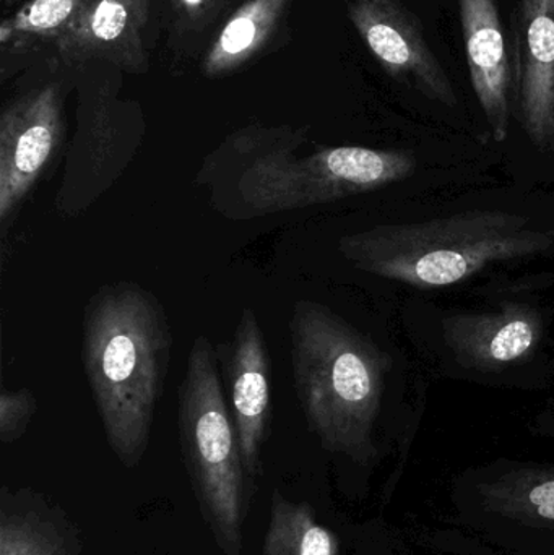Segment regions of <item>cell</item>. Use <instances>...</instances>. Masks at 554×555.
<instances>
[{"label":"cell","mask_w":554,"mask_h":555,"mask_svg":"<svg viewBox=\"0 0 554 555\" xmlns=\"http://www.w3.org/2000/svg\"><path fill=\"white\" fill-rule=\"evenodd\" d=\"M306 135L289 127H249L228 137L201 175L214 182L218 208L254 218L331 204L379 191L416 169L413 153L366 146H331L296 156Z\"/></svg>","instance_id":"obj_1"},{"label":"cell","mask_w":554,"mask_h":555,"mask_svg":"<svg viewBox=\"0 0 554 555\" xmlns=\"http://www.w3.org/2000/svg\"><path fill=\"white\" fill-rule=\"evenodd\" d=\"M171 348L168 317L145 287L120 281L88 300L85 374L107 443L126 468H136L149 449Z\"/></svg>","instance_id":"obj_2"},{"label":"cell","mask_w":554,"mask_h":555,"mask_svg":"<svg viewBox=\"0 0 554 555\" xmlns=\"http://www.w3.org/2000/svg\"><path fill=\"white\" fill-rule=\"evenodd\" d=\"M293 378L309 430L322 449L366 462L390 361L324 304L299 299L289 319Z\"/></svg>","instance_id":"obj_3"},{"label":"cell","mask_w":554,"mask_h":555,"mask_svg":"<svg viewBox=\"0 0 554 555\" xmlns=\"http://www.w3.org/2000/svg\"><path fill=\"white\" fill-rule=\"evenodd\" d=\"M553 243L552 233L519 215L485 210L345 234L338 250L361 272L433 289L468 280L491 263L540 256Z\"/></svg>","instance_id":"obj_4"},{"label":"cell","mask_w":554,"mask_h":555,"mask_svg":"<svg viewBox=\"0 0 554 555\" xmlns=\"http://www.w3.org/2000/svg\"><path fill=\"white\" fill-rule=\"evenodd\" d=\"M179 443L198 511L223 555H243L254 485L244 468L217 352L207 336L192 343L178 390Z\"/></svg>","instance_id":"obj_5"},{"label":"cell","mask_w":554,"mask_h":555,"mask_svg":"<svg viewBox=\"0 0 554 555\" xmlns=\"http://www.w3.org/2000/svg\"><path fill=\"white\" fill-rule=\"evenodd\" d=\"M61 87L46 85L10 101L0 116V223L22 207L64 140Z\"/></svg>","instance_id":"obj_6"},{"label":"cell","mask_w":554,"mask_h":555,"mask_svg":"<svg viewBox=\"0 0 554 555\" xmlns=\"http://www.w3.org/2000/svg\"><path fill=\"white\" fill-rule=\"evenodd\" d=\"M348 16L390 77L445 106L458 104L454 87L418 20L400 0H348Z\"/></svg>","instance_id":"obj_7"},{"label":"cell","mask_w":554,"mask_h":555,"mask_svg":"<svg viewBox=\"0 0 554 555\" xmlns=\"http://www.w3.org/2000/svg\"><path fill=\"white\" fill-rule=\"evenodd\" d=\"M230 411L250 482L262 478V450L272 417V364L256 312L244 307L224 361Z\"/></svg>","instance_id":"obj_8"},{"label":"cell","mask_w":554,"mask_h":555,"mask_svg":"<svg viewBox=\"0 0 554 555\" xmlns=\"http://www.w3.org/2000/svg\"><path fill=\"white\" fill-rule=\"evenodd\" d=\"M513 31L520 124L537 149L554 153V0H519Z\"/></svg>","instance_id":"obj_9"},{"label":"cell","mask_w":554,"mask_h":555,"mask_svg":"<svg viewBox=\"0 0 554 555\" xmlns=\"http://www.w3.org/2000/svg\"><path fill=\"white\" fill-rule=\"evenodd\" d=\"M542 332L539 313L523 304L452 313L442 320V336L454 358L480 371H497L526 359L536 351Z\"/></svg>","instance_id":"obj_10"},{"label":"cell","mask_w":554,"mask_h":555,"mask_svg":"<svg viewBox=\"0 0 554 555\" xmlns=\"http://www.w3.org/2000/svg\"><path fill=\"white\" fill-rule=\"evenodd\" d=\"M150 3L152 0H96L55 39L62 61L68 65L104 61L127 72L145 70L143 31L149 25Z\"/></svg>","instance_id":"obj_11"},{"label":"cell","mask_w":554,"mask_h":555,"mask_svg":"<svg viewBox=\"0 0 554 555\" xmlns=\"http://www.w3.org/2000/svg\"><path fill=\"white\" fill-rule=\"evenodd\" d=\"M468 72L493 139L510 133L514 77L504 41L503 23L494 0H459Z\"/></svg>","instance_id":"obj_12"},{"label":"cell","mask_w":554,"mask_h":555,"mask_svg":"<svg viewBox=\"0 0 554 555\" xmlns=\"http://www.w3.org/2000/svg\"><path fill=\"white\" fill-rule=\"evenodd\" d=\"M0 555H85L80 531L59 505L29 488L0 491Z\"/></svg>","instance_id":"obj_13"},{"label":"cell","mask_w":554,"mask_h":555,"mask_svg":"<svg viewBox=\"0 0 554 555\" xmlns=\"http://www.w3.org/2000/svg\"><path fill=\"white\" fill-rule=\"evenodd\" d=\"M292 0H244L224 22L202 62L205 77L241 70L269 49L285 25Z\"/></svg>","instance_id":"obj_14"},{"label":"cell","mask_w":554,"mask_h":555,"mask_svg":"<svg viewBox=\"0 0 554 555\" xmlns=\"http://www.w3.org/2000/svg\"><path fill=\"white\" fill-rule=\"evenodd\" d=\"M340 543L306 502H293L280 491L270 501L269 527L262 555H338Z\"/></svg>","instance_id":"obj_15"},{"label":"cell","mask_w":554,"mask_h":555,"mask_svg":"<svg viewBox=\"0 0 554 555\" xmlns=\"http://www.w3.org/2000/svg\"><path fill=\"white\" fill-rule=\"evenodd\" d=\"M488 511L529 525L554 528L553 469H520L491 482L484 492Z\"/></svg>","instance_id":"obj_16"},{"label":"cell","mask_w":554,"mask_h":555,"mask_svg":"<svg viewBox=\"0 0 554 555\" xmlns=\"http://www.w3.org/2000/svg\"><path fill=\"white\" fill-rule=\"evenodd\" d=\"M96 0H28L0 25L2 42L13 35L57 39L75 25Z\"/></svg>","instance_id":"obj_17"},{"label":"cell","mask_w":554,"mask_h":555,"mask_svg":"<svg viewBox=\"0 0 554 555\" xmlns=\"http://www.w3.org/2000/svg\"><path fill=\"white\" fill-rule=\"evenodd\" d=\"M171 25L178 35H198L211 28L234 0H168Z\"/></svg>","instance_id":"obj_18"},{"label":"cell","mask_w":554,"mask_h":555,"mask_svg":"<svg viewBox=\"0 0 554 555\" xmlns=\"http://www.w3.org/2000/svg\"><path fill=\"white\" fill-rule=\"evenodd\" d=\"M36 413V398L31 390L0 391V440L12 443L25 434Z\"/></svg>","instance_id":"obj_19"}]
</instances>
